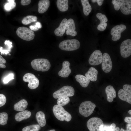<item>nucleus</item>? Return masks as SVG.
I'll use <instances>...</instances> for the list:
<instances>
[{
  "instance_id": "nucleus-1",
  "label": "nucleus",
  "mask_w": 131,
  "mask_h": 131,
  "mask_svg": "<svg viewBox=\"0 0 131 131\" xmlns=\"http://www.w3.org/2000/svg\"><path fill=\"white\" fill-rule=\"evenodd\" d=\"M52 110L54 115L58 120L67 122H69L71 120V115L65 110L62 106L55 105L53 106Z\"/></svg>"
},
{
  "instance_id": "nucleus-2",
  "label": "nucleus",
  "mask_w": 131,
  "mask_h": 131,
  "mask_svg": "<svg viewBox=\"0 0 131 131\" xmlns=\"http://www.w3.org/2000/svg\"><path fill=\"white\" fill-rule=\"evenodd\" d=\"M32 67L37 71L45 72L50 69L51 65L49 61L45 58H38L34 59L31 62Z\"/></svg>"
},
{
  "instance_id": "nucleus-3",
  "label": "nucleus",
  "mask_w": 131,
  "mask_h": 131,
  "mask_svg": "<svg viewBox=\"0 0 131 131\" xmlns=\"http://www.w3.org/2000/svg\"><path fill=\"white\" fill-rule=\"evenodd\" d=\"M80 45V43L77 40L69 39L64 40L61 42L59 44V47L63 50L72 51L78 49Z\"/></svg>"
},
{
  "instance_id": "nucleus-4",
  "label": "nucleus",
  "mask_w": 131,
  "mask_h": 131,
  "mask_svg": "<svg viewBox=\"0 0 131 131\" xmlns=\"http://www.w3.org/2000/svg\"><path fill=\"white\" fill-rule=\"evenodd\" d=\"M96 106L95 104L91 101H86L81 104L79 107V112L83 116L87 117L92 113Z\"/></svg>"
},
{
  "instance_id": "nucleus-5",
  "label": "nucleus",
  "mask_w": 131,
  "mask_h": 131,
  "mask_svg": "<svg viewBox=\"0 0 131 131\" xmlns=\"http://www.w3.org/2000/svg\"><path fill=\"white\" fill-rule=\"evenodd\" d=\"M16 33L19 37L27 41L33 40L35 36L34 32L30 28L25 27L18 28L16 30Z\"/></svg>"
},
{
  "instance_id": "nucleus-6",
  "label": "nucleus",
  "mask_w": 131,
  "mask_h": 131,
  "mask_svg": "<svg viewBox=\"0 0 131 131\" xmlns=\"http://www.w3.org/2000/svg\"><path fill=\"white\" fill-rule=\"evenodd\" d=\"M104 123L102 120L98 117H92L87 123V126L90 131H102Z\"/></svg>"
},
{
  "instance_id": "nucleus-7",
  "label": "nucleus",
  "mask_w": 131,
  "mask_h": 131,
  "mask_svg": "<svg viewBox=\"0 0 131 131\" xmlns=\"http://www.w3.org/2000/svg\"><path fill=\"white\" fill-rule=\"evenodd\" d=\"M75 91L74 88L69 86H64L54 92L53 96L55 98L62 97H69L73 96Z\"/></svg>"
},
{
  "instance_id": "nucleus-8",
  "label": "nucleus",
  "mask_w": 131,
  "mask_h": 131,
  "mask_svg": "<svg viewBox=\"0 0 131 131\" xmlns=\"http://www.w3.org/2000/svg\"><path fill=\"white\" fill-rule=\"evenodd\" d=\"M23 80L25 82H29L28 86L31 89L36 88L39 84L38 79L32 73H27L25 74L23 77Z\"/></svg>"
},
{
  "instance_id": "nucleus-9",
  "label": "nucleus",
  "mask_w": 131,
  "mask_h": 131,
  "mask_svg": "<svg viewBox=\"0 0 131 131\" xmlns=\"http://www.w3.org/2000/svg\"><path fill=\"white\" fill-rule=\"evenodd\" d=\"M120 54L123 58H126L131 54V40L128 39L123 41L120 47Z\"/></svg>"
},
{
  "instance_id": "nucleus-10",
  "label": "nucleus",
  "mask_w": 131,
  "mask_h": 131,
  "mask_svg": "<svg viewBox=\"0 0 131 131\" xmlns=\"http://www.w3.org/2000/svg\"><path fill=\"white\" fill-rule=\"evenodd\" d=\"M102 63L103 70L106 73L110 72L112 68V63L110 56L107 53L103 54Z\"/></svg>"
},
{
  "instance_id": "nucleus-11",
  "label": "nucleus",
  "mask_w": 131,
  "mask_h": 131,
  "mask_svg": "<svg viewBox=\"0 0 131 131\" xmlns=\"http://www.w3.org/2000/svg\"><path fill=\"white\" fill-rule=\"evenodd\" d=\"M126 27L124 25L121 24L115 26L111 31L110 33L112 36V39L114 41L119 40L121 37V33L126 29Z\"/></svg>"
},
{
  "instance_id": "nucleus-12",
  "label": "nucleus",
  "mask_w": 131,
  "mask_h": 131,
  "mask_svg": "<svg viewBox=\"0 0 131 131\" xmlns=\"http://www.w3.org/2000/svg\"><path fill=\"white\" fill-rule=\"evenodd\" d=\"M102 55L99 50H96L92 53L89 59V62L92 65L96 66L100 64L102 60Z\"/></svg>"
},
{
  "instance_id": "nucleus-13",
  "label": "nucleus",
  "mask_w": 131,
  "mask_h": 131,
  "mask_svg": "<svg viewBox=\"0 0 131 131\" xmlns=\"http://www.w3.org/2000/svg\"><path fill=\"white\" fill-rule=\"evenodd\" d=\"M76 28L74 20L72 18H69L67 20L66 28V33L67 35L75 36L77 33L75 31Z\"/></svg>"
},
{
  "instance_id": "nucleus-14",
  "label": "nucleus",
  "mask_w": 131,
  "mask_h": 131,
  "mask_svg": "<svg viewBox=\"0 0 131 131\" xmlns=\"http://www.w3.org/2000/svg\"><path fill=\"white\" fill-rule=\"evenodd\" d=\"M70 63L67 61H64L62 63V68L58 73L59 76L64 78L68 77L71 72L70 68Z\"/></svg>"
},
{
  "instance_id": "nucleus-15",
  "label": "nucleus",
  "mask_w": 131,
  "mask_h": 131,
  "mask_svg": "<svg viewBox=\"0 0 131 131\" xmlns=\"http://www.w3.org/2000/svg\"><path fill=\"white\" fill-rule=\"evenodd\" d=\"M67 20L64 19L60 24L59 26L54 31L55 34L58 36H62L65 33L66 29Z\"/></svg>"
},
{
  "instance_id": "nucleus-16",
  "label": "nucleus",
  "mask_w": 131,
  "mask_h": 131,
  "mask_svg": "<svg viewBox=\"0 0 131 131\" xmlns=\"http://www.w3.org/2000/svg\"><path fill=\"white\" fill-rule=\"evenodd\" d=\"M105 92L107 96V100L109 102L113 101L114 98L116 97V92L113 86L109 85L105 89Z\"/></svg>"
},
{
  "instance_id": "nucleus-17",
  "label": "nucleus",
  "mask_w": 131,
  "mask_h": 131,
  "mask_svg": "<svg viewBox=\"0 0 131 131\" xmlns=\"http://www.w3.org/2000/svg\"><path fill=\"white\" fill-rule=\"evenodd\" d=\"M98 73V71L94 67H91L85 73V75L90 80L95 82L97 80Z\"/></svg>"
},
{
  "instance_id": "nucleus-18",
  "label": "nucleus",
  "mask_w": 131,
  "mask_h": 131,
  "mask_svg": "<svg viewBox=\"0 0 131 131\" xmlns=\"http://www.w3.org/2000/svg\"><path fill=\"white\" fill-rule=\"evenodd\" d=\"M31 115V112L28 110H25L17 113L15 115V120L18 122L29 118Z\"/></svg>"
},
{
  "instance_id": "nucleus-19",
  "label": "nucleus",
  "mask_w": 131,
  "mask_h": 131,
  "mask_svg": "<svg viewBox=\"0 0 131 131\" xmlns=\"http://www.w3.org/2000/svg\"><path fill=\"white\" fill-rule=\"evenodd\" d=\"M50 2L49 0H41L38 2V12L42 14L46 12L50 5Z\"/></svg>"
},
{
  "instance_id": "nucleus-20",
  "label": "nucleus",
  "mask_w": 131,
  "mask_h": 131,
  "mask_svg": "<svg viewBox=\"0 0 131 131\" xmlns=\"http://www.w3.org/2000/svg\"><path fill=\"white\" fill-rule=\"evenodd\" d=\"M119 98L123 101H125L130 104H131V95L123 89H120L118 92Z\"/></svg>"
},
{
  "instance_id": "nucleus-21",
  "label": "nucleus",
  "mask_w": 131,
  "mask_h": 131,
  "mask_svg": "<svg viewBox=\"0 0 131 131\" xmlns=\"http://www.w3.org/2000/svg\"><path fill=\"white\" fill-rule=\"evenodd\" d=\"M121 12L123 14L128 15L131 14V0H125L120 8Z\"/></svg>"
},
{
  "instance_id": "nucleus-22",
  "label": "nucleus",
  "mask_w": 131,
  "mask_h": 131,
  "mask_svg": "<svg viewBox=\"0 0 131 131\" xmlns=\"http://www.w3.org/2000/svg\"><path fill=\"white\" fill-rule=\"evenodd\" d=\"M75 78L76 81L83 87H87L90 82V80L86 77L82 75H77Z\"/></svg>"
},
{
  "instance_id": "nucleus-23",
  "label": "nucleus",
  "mask_w": 131,
  "mask_h": 131,
  "mask_svg": "<svg viewBox=\"0 0 131 131\" xmlns=\"http://www.w3.org/2000/svg\"><path fill=\"white\" fill-rule=\"evenodd\" d=\"M28 103L25 99H22L15 104L14 106V109L16 111H22L25 110L27 106Z\"/></svg>"
},
{
  "instance_id": "nucleus-24",
  "label": "nucleus",
  "mask_w": 131,
  "mask_h": 131,
  "mask_svg": "<svg viewBox=\"0 0 131 131\" xmlns=\"http://www.w3.org/2000/svg\"><path fill=\"white\" fill-rule=\"evenodd\" d=\"M37 122L40 126L43 127L46 124L45 116L44 113L41 111L38 112L36 115Z\"/></svg>"
},
{
  "instance_id": "nucleus-25",
  "label": "nucleus",
  "mask_w": 131,
  "mask_h": 131,
  "mask_svg": "<svg viewBox=\"0 0 131 131\" xmlns=\"http://www.w3.org/2000/svg\"><path fill=\"white\" fill-rule=\"evenodd\" d=\"M68 0H57V8L61 12L66 11L68 8Z\"/></svg>"
},
{
  "instance_id": "nucleus-26",
  "label": "nucleus",
  "mask_w": 131,
  "mask_h": 131,
  "mask_svg": "<svg viewBox=\"0 0 131 131\" xmlns=\"http://www.w3.org/2000/svg\"><path fill=\"white\" fill-rule=\"evenodd\" d=\"M81 1L83 7V13L85 15L87 16L91 11V6L88 0H81Z\"/></svg>"
},
{
  "instance_id": "nucleus-27",
  "label": "nucleus",
  "mask_w": 131,
  "mask_h": 131,
  "mask_svg": "<svg viewBox=\"0 0 131 131\" xmlns=\"http://www.w3.org/2000/svg\"><path fill=\"white\" fill-rule=\"evenodd\" d=\"M37 18L36 16L28 15L24 17L22 21V24L24 25L29 24L32 22H35L37 20Z\"/></svg>"
},
{
  "instance_id": "nucleus-28",
  "label": "nucleus",
  "mask_w": 131,
  "mask_h": 131,
  "mask_svg": "<svg viewBox=\"0 0 131 131\" xmlns=\"http://www.w3.org/2000/svg\"><path fill=\"white\" fill-rule=\"evenodd\" d=\"M41 128L39 124H33L25 127L22 129V131H39Z\"/></svg>"
},
{
  "instance_id": "nucleus-29",
  "label": "nucleus",
  "mask_w": 131,
  "mask_h": 131,
  "mask_svg": "<svg viewBox=\"0 0 131 131\" xmlns=\"http://www.w3.org/2000/svg\"><path fill=\"white\" fill-rule=\"evenodd\" d=\"M8 2L6 3L4 6L5 9L6 11H9L14 8L16 6V3L14 0H7Z\"/></svg>"
},
{
  "instance_id": "nucleus-30",
  "label": "nucleus",
  "mask_w": 131,
  "mask_h": 131,
  "mask_svg": "<svg viewBox=\"0 0 131 131\" xmlns=\"http://www.w3.org/2000/svg\"><path fill=\"white\" fill-rule=\"evenodd\" d=\"M70 101V99L68 97H62L57 99V103L58 105L63 106L68 104Z\"/></svg>"
},
{
  "instance_id": "nucleus-31",
  "label": "nucleus",
  "mask_w": 131,
  "mask_h": 131,
  "mask_svg": "<svg viewBox=\"0 0 131 131\" xmlns=\"http://www.w3.org/2000/svg\"><path fill=\"white\" fill-rule=\"evenodd\" d=\"M8 115L6 112L0 113V125H4L7 124Z\"/></svg>"
},
{
  "instance_id": "nucleus-32",
  "label": "nucleus",
  "mask_w": 131,
  "mask_h": 131,
  "mask_svg": "<svg viewBox=\"0 0 131 131\" xmlns=\"http://www.w3.org/2000/svg\"><path fill=\"white\" fill-rule=\"evenodd\" d=\"M124 0H113L112 3L113 4L114 8L116 10H118L121 7Z\"/></svg>"
},
{
  "instance_id": "nucleus-33",
  "label": "nucleus",
  "mask_w": 131,
  "mask_h": 131,
  "mask_svg": "<svg viewBox=\"0 0 131 131\" xmlns=\"http://www.w3.org/2000/svg\"><path fill=\"white\" fill-rule=\"evenodd\" d=\"M96 16L100 20V23H106L108 21L107 18L105 15L100 13H98L96 14Z\"/></svg>"
},
{
  "instance_id": "nucleus-34",
  "label": "nucleus",
  "mask_w": 131,
  "mask_h": 131,
  "mask_svg": "<svg viewBox=\"0 0 131 131\" xmlns=\"http://www.w3.org/2000/svg\"><path fill=\"white\" fill-rule=\"evenodd\" d=\"M30 29L33 31H36L42 27L41 23L39 22H37L34 25H31L29 26Z\"/></svg>"
},
{
  "instance_id": "nucleus-35",
  "label": "nucleus",
  "mask_w": 131,
  "mask_h": 131,
  "mask_svg": "<svg viewBox=\"0 0 131 131\" xmlns=\"http://www.w3.org/2000/svg\"><path fill=\"white\" fill-rule=\"evenodd\" d=\"M14 78V74L12 73L10 74L4 78L3 81L4 83L6 84Z\"/></svg>"
},
{
  "instance_id": "nucleus-36",
  "label": "nucleus",
  "mask_w": 131,
  "mask_h": 131,
  "mask_svg": "<svg viewBox=\"0 0 131 131\" xmlns=\"http://www.w3.org/2000/svg\"><path fill=\"white\" fill-rule=\"evenodd\" d=\"M107 25V24L106 22L100 23L98 25L97 29L99 31H103L106 29Z\"/></svg>"
},
{
  "instance_id": "nucleus-37",
  "label": "nucleus",
  "mask_w": 131,
  "mask_h": 131,
  "mask_svg": "<svg viewBox=\"0 0 131 131\" xmlns=\"http://www.w3.org/2000/svg\"><path fill=\"white\" fill-rule=\"evenodd\" d=\"M6 101V98L5 96L3 94H0V107L4 106Z\"/></svg>"
},
{
  "instance_id": "nucleus-38",
  "label": "nucleus",
  "mask_w": 131,
  "mask_h": 131,
  "mask_svg": "<svg viewBox=\"0 0 131 131\" xmlns=\"http://www.w3.org/2000/svg\"><path fill=\"white\" fill-rule=\"evenodd\" d=\"M123 88L124 90L125 91L131 94V85L129 84H125L123 85Z\"/></svg>"
},
{
  "instance_id": "nucleus-39",
  "label": "nucleus",
  "mask_w": 131,
  "mask_h": 131,
  "mask_svg": "<svg viewBox=\"0 0 131 131\" xmlns=\"http://www.w3.org/2000/svg\"><path fill=\"white\" fill-rule=\"evenodd\" d=\"M5 45H7L8 47V50L10 51V49L12 47V42L11 41H10L9 40H6L4 42Z\"/></svg>"
},
{
  "instance_id": "nucleus-40",
  "label": "nucleus",
  "mask_w": 131,
  "mask_h": 131,
  "mask_svg": "<svg viewBox=\"0 0 131 131\" xmlns=\"http://www.w3.org/2000/svg\"><path fill=\"white\" fill-rule=\"evenodd\" d=\"M31 0H21L20 1L21 4L23 6L27 5L31 3Z\"/></svg>"
},
{
  "instance_id": "nucleus-41",
  "label": "nucleus",
  "mask_w": 131,
  "mask_h": 131,
  "mask_svg": "<svg viewBox=\"0 0 131 131\" xmlns=\"http://www.w3.org/2000/svg\"><path fill=\"white\" fill-rule=\"evenodd\" d=\"M9 51H10L8 50L4 49L2 47H0V52L1 55L4 54H7L9 53Z\"/></svg>"
},
{
  "instance_id": "nucleus-42",
  "label": "nucleus",
  "mask_w": 131,
  "mask_h": 131,
  "mask_svg": "<svg viewBox=\"0 0 131 131\" xmlns=\"http://www.w3.org/2000/svg\"><path fill=\"white\" fill-rule=\"evenodd\" d=\"M120 131H131V124L129 123L126 125V129L125 130L121 128Z\"/></svg>"
},
{
  "instance_id": "nucleus-43",
  "label": "nucleus",
  "mask_w": 131,
  "mask_h": 131,
  "mask_svg": "<svg viewBox=\"0 0 131 131\" xmlns=\"http://www.w3.org/2000/svg\"><path fill=\"white\" fill-rule=\"evenodd\" d=\"M103 0H92L91 1L93 3L97 2L98 5L101 6L103 4L104 1Z\"/></svg>"
},
{
  "instance_id": "nucleus-44",
  "label": "nucleus",
  "mask_w": 131,
  "mask_h": 131,
  "mask_svg": "<svg viewBox=\"0 0 131 131\" xmlns=\"http://www.w3.org/2000/svg\"><path fill=\"white\" fill-rule=\"evenodd\" d=\"M111 131L110 126L105 124L104 125L102 131Z\"/></svg>"
},
{
  "instance_id": "nucleus-45",
  "label": "nucleus",
  "mask_w": 131,
  "mask_h": 131,
  "mask_svg": "<svg viewBox=\"0 0 131 131\" xmlns=\"http://www.w3.org/2000/svg\"><path fill=\"white\" fill-rule=\"evenodd\" d=\"M116 124L114 123H112L110 126V128L111 131H114L116 127Z\"/></svg>"
},
{
  "instance_id": "nucleus-46",
  "label": "nucleus",
  "mask_w": 131,
  "mask_h": 131,
  "mask_svg": "<svg viewBox=\"0 0 131 131\" xmlns=\"http://www.w3.org/2000/svg\"><path fill=\"white\" fill-rule=\"evenodd\" d=\"M124 121L129 123H131V117H126L124 119Z\"/></svg>"
},
{
  "instance_id": "nucleus-47",
  "label": "nucleus",
  "mask_w": 131,
  "mask_h": 131,
  "mask_svg": "<svg viewBox=\"0 0 131 131\" xmlns=\"http://www.w3.org/2000/svg\"><path fill=\"white\" fill-rule=\"evenodd\" d=\"M0 62H2L3 64H5L6 63V61L5 59L0 55Z\"/></svg>"
},
{
  "instance_id": "nucleus-48",
  "label": "nucleus",
  "mask_w": 131,
  "mask_h": 131,
  "mask_svg": "<svg viewBox=\"0 0 131 131\" xmlns=\"http://www.w3.org/2000/svg\"><path fill=\"white\" fill-rule=\"evenodd\" d=\"M6 67V66L3 63L0 62V68H4Z\"/></svg>"
},
{
  "instance_id": "nucleus-49",
  "label": "nucleus",
  "mask_w": 131,
  "mask_h": 131,
  "mask_svg": "<svg viewBox=\"0 0 131 131\" xmlns=\"http://www.w3.org/2000/svg\"><path fill=\"white\" fill-rule=\"evenodd\" d=\"M120 130V128L118 127H117L116 128H115V129L114 131H119Z\"/></svg>"
},
{
  "instance_id": "nucleus-50",
  "label": "nucleus",
  "mask_w": 131,
  "mask_h": 131,
  "mask_svg": "<svg viewBox=\"0 0 131 131\" xmlns=\"http://www.w3.org/2000/svg\"><path fill=\"white\" fill-rule=\"evenodd\" d=\"M128 112L131 115V110H130Z\"/></svg>"
},
{
  "instance_id": "nucleus-51",
  "label": "nucleus",
  "mask_w": 131,
  "mask_h": 131,
  "mask_svg": "<svg viewBox=\"0 0 131 131\" xmlns=\"http://www.w3.org/2000/svg\"><path fill=\"white\" fill-rule=\"evenodd\" d=\"M56 131L54 129H53V130H50L49 131Z\"/></svg>"
},
{
  "instance_id": "nucleus-52",
  "label": "nucleus",
  "mask_w": 131,
  "mask_h": 131,
  "mask_svg": "<svg viewBox=\"0 0 131 131\" xmlns=\"http://www.w3.org/2000/svg\"></svg>"
},
{
  "instance_id": "nucleus-53",
  "label": "nucleus",
  "mask_w": 131,
  "mask_h": 131,
  "mask_svg": "<svg viewBox=\"0 0 131 131\" xmlns=\"http://www.w3.org/2000/svg\"></svg>"
}]
</instances>
